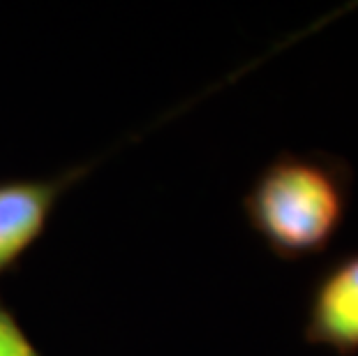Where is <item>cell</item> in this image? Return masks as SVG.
<instances>
[{
	"label": "cell",
	"mask_w": 358,
	"mask_h": 356,
	"mask_svg": "<svg viewBox=\"0 0 358 356\" xmlns=\"http://www.w3.org/2000/svg\"><path fill=\"white\" fill-rule=\"evenodd\" d=\"M303 340L335 356H358V250L333 259L315 278Z\"/></svg>",
	"instance_id": "cell-3"
},
{
	"label": "cell",
	"mask_w": 358,
	"mask_h": 356,
	"mask_svg": "<svg viewBox=\"0 0 358 356\" xmlns=\"http://www.w3.org/2000/svg\"><path fill=\"white\" fill-rule=\"evenodd\" d=\"M0 356H42L26 329L3 301H0Z\"/></svg>",
	"instance_id": "cell-4"
},
{
	"label": "cell",
	"mask_w": 358,
	"mask_h": 356,
	"mask_svg": "<svg viewBox=\"0 0 358 356\" xmlns=\"http://www.w3.org/2000/svg\"><path fill=\"white\" fill-rule=\"evenodd\" d=\"M354 166L342 155L282 150L262 166L241 199L243 215L282 262L324 255L347 222Z\"/></svg>",
	"instance_id": "cell-1"
},
{
	"label": "cell",
	"mask_w": 358,
	"mask_h": 356,
	"mask_svg": "<svg viewBox=\"0 0 358 356\" xmlns=\"http://www.w3.org/2000/svg\"><path fill=\"white\" fill-rule=\"evenodd\" d=\"M88 171L74 166L51 178L0 180V278L19 269L37 241L44 236L60 197Z\"/></svg>",
	"instance_id": "cell-2"
}]
</instances>
